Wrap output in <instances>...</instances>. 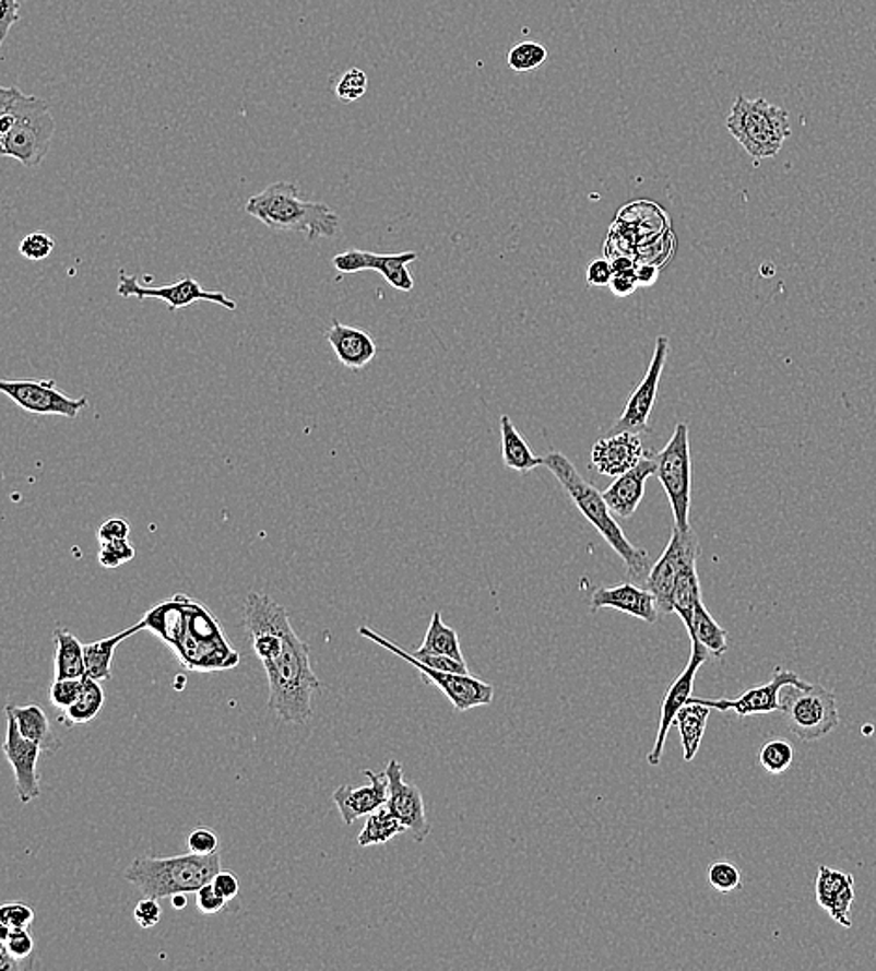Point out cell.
Here are the masks:
<instances>
[{"label": "cell", "instance_id": "1", "mask_svg": "<svg viewBox=\"0 0 876 971\" xmlns=\"http://www.w3.org/2000/svg\"><path fill=\"white\" fill-rule=\"evenodd\" d=\"M146 630L170 644L184 667L191 671L233 670L239 654L226 641L225 633L204 605L176 594L144 615Z\"/></svg>", "mask_w": 876, "mask_h": 971}, {"label": "cell", "instance_id": "2", "mask_svg": "<svg viewBox=\"0 0 876 971\" xmlns=\"http://www.w3.org/2000/svg\"><path fill=\"white\" fill-rule=\"evenodd\" d=\"M57 123L49 105L26 96L20 86L0 88V155L36 168L51 149Z\"/></svg>", "mask_w": 876, "mask_h": 971}, {"label": "cell", "instance_id": "3", "mask_svg": "<svg viewBox=\"0 0 876 971\" xmlns=\"http://www.w3.org/2000/svg\"><path fill=\"white\" fill-rule=\"evenodd\" d=\"M246 212L270 230L296 232L307 239H333L341 234V215L323 202L305 200L294 181H275L252 194Z\"/></svg>", "mask_w": 876, "mask_h": 971}, {"label": "cell", "instance_id": "4", "mask_svg": "<svg viewBox=\"0 0 876 971\" xmlns=\"http://www.w3.org/2000/svg\"><path fill=\"white\" fill-rule=\"evenodd\" d=\"M544 465L554 473L555 478L567 489L568 496L576 502L581 514L593 523V528L602 534V538L612 546L613 552L625 560L628 573L634 578H644L651 572V555L647 549L636 547L626 538L625 531L620 529L613 512L607 507L606 499L600 489L593 484L587 483L570 460L561 452H549L544 457Z\"/></svg>", "mask_w": 876, "mask_h": 971}, {"label": "cell", "instance_id": "5", "mask_svg": "<svg viewBox=\"0 0 876 971\" xmlns=\"http://www.w3.org/2000/svg\"><path fill=\"white\" fill-rule=\"evenodd\" d=\"M270 683L268 708L286 723H305L312 718V695L320 680L310 665V647L292 631L277 656L264 662Z\"/></svg>", "mask_w": 876, "mask_h": 971}, {"label": "cell", "instance_id": "6", "mask_svg": "<svg viewBox=\"0 0 876 971\" xmlns=\"http://www.w3.org/2000/svg\"><path fill=\"white\" fill-rule=\"evenodd\" d=\"M221 871V856L213 852L210 856H199L189 852L186 856L137 857L123 871V878L133 884L144 897L165 899L178 893H197Z\"/></svg>", "mask_w": 876, "mask_h": 971}, {"label": "cell", "instance_id": "7", "mask_svg": "<svg viewBox=\"0 0 876 971\" xmlns=\"http://www.w3.org/2000/svg\"><path fill=\"white\" fill-rule=\"evenodd\" d=\"M727 129L742 149L754 157L755 165L776 157L791 137L789 113L762 97H736L727 116Z\"/></svg>", "mask_w": 876, "mask_h": 971}, {"label": "cell", "instance_id": "8", "mask_svg": "<svg viewBox=\"0 0 876 971\" xmlns=\"http://www.w3.org/2000/svg\"><path fill=\"white\" fill-rule=\"evenodd\" d=\"M781 712L794 736L802 742L825 738L839 725L838 699L820 684L809 688L781 689Z\"/></svg>", "mask_w": 876, "mask_h": 971}, {"label": "cell", "instance_id": "9", "mask_svg": "<svg viewBox=\"0 0 876 971\" xmlns=\"http://www.w3.org/2000/svg\"><path fill=\"white\" fill-rule=\"evenodd\" d=\"M656 478L664 486L673 510V520L678 531L688 533L689 502H691V454H689V430L686 423H678L670 441L656 457Z\"/></svg>", "mask_w": 876, "mask_h": 971}, {"label": "cell", "instance_id": "10", "mask_svg": "<svg viewBox=\"0 0 876 971\" xmlns=\"http://www.w3.org/2000/svg\"><path fill=\"white\" fill-rule=\"evenodd\" d=\"M359 636L367 637L368 641L380 644L383 649L402 658L404 662L412 663L413 667L419 671L426 683L434 684L436 688L443 691L445 697L452 702V707L457 708L458 712H467L471 708L488 707L494 701V697H496V689H494L492 684L483 683V680H478V678L471 675L433 670L425 663H421L417 658L413 656L412 652L400 649L399 644L389 641L387 637L380 636V633H376L375 630H370L367 626L359 628Z\"/></svg>", "mask_w": 876, "mask_h": 971}, {"label": "cell", "instance_id": "11", "mask_svg": "<svg viewBox=\"0 0 876 971\" xmlns=\"http://www.w3.org/2000/svg\"><path fill=\"white\" fill-rule=\"evenodd\" d=\"M244 625L251 639L252 650L262 663L277 656L294 631L283 605L262 592H251L247 596L244 604Z\"/></svg>", "mask_w": 876, "mask_h": 971}, {"label": "cell", "instance_id": "12", "mask_svg": "<svg viewBox=\"0 0 876 971\" xmlns=\"http://www.w3.org/2000/svg\"><path fill=\"white\" fill-rule=\"evenodd\" d=\"M117 294L123 299L135 297L139 301L144 299H157V301L167 303L168 310L186 309L194 303L208 301L217 303L221 307L228 310H238V303L233 297L226 296L223 292H212V289L202 288V284L193 277H181L175 283L162 284V286H146L139 283L135 275H128L126 271H118V288Z\"/></svg>", "mask_w": 876, "mask_h": 971}, {"label": "cell", "instance_id": "13", "mask_svg": "<svg viewBox=\"0 0 876 971\" xmlns=\"http://www.w3.org/2000/svg\"><path fill=\"white\" fill-rule=\"evenodd\" d=\"M0 393L7 394L21 410L33 415H59L78 418L88 405V399H71L62 393L55 380H2Z\"/></svg>", "mask_w": 876, "mask_h": 971}, {"label": "cell", "instance_id": "14", "mask_svg": "<svg viewBox=\"0 0 876 971\" xmlns=\"http://www.w3.org/2000/svg\"><path fill=\"white\" fill-rule=\"evenodd\" d=\"M667 354H670V339L658 336L651 365L647 368L643 380L634 389V393L626 402L625 412L615 421V425L607 434H619V431L647 434V431H651L649 421H651L652 407L656 404L658 387H660V380L664 374Z\"/></svg>", "mask_w": 876, "mask_h": 971}, {"label": "cell", "instance_id": "15", "mask_svg": "<svg viewBox=\"0 0 876 971\" xmlns=\"http://www.w3.org/2000/svg\"><path fill=\"white\" fill-rule=\"evenodd\" d=\"M709 656L710 652L705 647L697 643L691 644V654H689L686 670L673 680V684L665 691L662 704H660V725H658L656 742H654L651 753L647 755L649 765L658 766L662 762L665 742H667V736H670L671 727L675 725L678 710L691 699V689H694V683H696L697 671H699L702 663L709 660Z\"/></svg>", "mask_w": 876, "mask_h": 971}, {"label": "cell", "instance_id": "16", "mask_svg": "<svg viewBox=\"0 0 876 971\" xmlns=\"http://www.w3.org/2000/svg\"><path fill=\"white\" fill-rule=\"evenodd\" d=\"M697 544H699V538H697L694 529L688 533H683L677 528H673L670 544L665 547L662 557L652 565L651 572L644 579V583H647L644 589H649L654 594L660 615L673 613V594H675V587H677L678 572L683 568L689 549Z\"/></svg>", "mask_w": 876, "mask_h": 971}, {"label": "cell", "instance_id": "17", "mask_svg": "<svg viewBox=\"0 0 876 971\" xmlns=\"http://www.w3.org/2000/svg\"><path fill=\"white\" fill-rule=\"evenodd\" d=\"M786 686L794 688H809L812 684L802 680L794 671L776 670L772 678L767 684H760L755 688H749L736 699H718V701H709V699H697V701L707 704L712 710L720 712H729L733 710L738 718H748V715L772 714V712H781V689Z\"/></svg>", "mask_w": 876, "mask_h": 971}, {"label": "cell", "instance_id": "18", "mask_svg": "<svg viewBox=\"0 0 876 971\" xmlns=\"http://www.w3.org/2000/svg\"><path fill=\"white\" fill-rule=\"evenodd\" d=\"M387 781H389V796L387 807L406 826L417 843H423L430 833V822L426 818L425 800L419 786L413 785L404 779V770L399 760H389L386 768Z\"/></svg>", "mask_w": 876, "mask_h": 971}, {"label": "cell", "instance_id": "19", "mask_svg": "<svg viewBox=\"0 0 876 971\" xmlns=\"http://www.w3.org/2000/svg\"><path fill=\"white\" fill-rule=\"evenodd\" d=\"M7 741L2 744V751L13 768L17 800L21 804H31L39 796V778L36 766H38L39 755L44 753V749L38 742L28 741L20 733L17 721L13 714L7 712Z\"/></svg>", "mask_w": 876, "mask_h": 971}, {"label": "cell", "instance_id": "20", "mask_svg": "<svg viewBox=\"0 0 876 971\" xmlns=\"http://www.w3.org/2000/svg\"><path fill=\"white\" fill-rule=\"evenodd\" d=\"M591 612L615 609L630 617L641 618L649 625H656L660 618L658 602L649 589H641L636 583H620L615 587H600L589 600Z\"/></svg>", "mask_w": 876, "mask_h": 971}, {"label": "cell", "instance_id": "21", "mask_svg": "<svg viewBox=\"0 0 876 971\" xmlns=\"http://www.w3.org/2000/svg\"><path fill=\"white\" fill-rule=\"evenodd\" d=\"M815 897H817L818 907L826 910V914L830 915L831 920L844 928H851V908L852 902L856 899L854 876L851 873L820 865L817 878H815Z\"/></svg>", "mask_w": 876, "mask_h": 971}, {"label": "cell", "instance_id": "22", "mask_svg": "<svg viewBox=\"0 0 876 971\" xmlns=\"http://www.w3.org/2000/svg\"><path fill=\"white\" fill-rule=\"evenodd\" d=\"M368 785L352 786L342 785L333 792V802L341 810L342 822L354 824L357 818L368 817L375 810L387 805V796H389V781H387L386 772L376 773L372 770H365Z\"/></svg>", "mask_w": 876, "mask_h": 971}, {"label": "cell", "instance_id": "23", "mask_svg": "<svg viewBox=\"0 0 876 971\" xmlns=\"http://www.w3.org/2000/svg\"><path fill=\"white\" fill-rule=\"evenodd\" d=\"M647 457L639 434L619 431L596 441L591 451V462L600 475L619 476L631 470L641 458Z\"/></svg>", "mask_w": 876, "mask_h": 971}, {"label": "cell", "instance_id": "24", "mask_svg": "<svg viewBox=\"0 0 876 971\" xmlns=\"http://www.w3.org/2000/svg\"><path fill=\"white\" fill-rule=\"evenodd\" d=\"M656 467L654 457H644L631 470L615 476L612 486L602 492L613 514L619 518H630L636 514L639 502L644 496L647 478L656 475Z\"/></svg>", "mask_w": 876, "mask_h": 971}, {"label": "cell", "instance_id": "25", "mask_svg": "<svg viewBox=\"0 0 876 971\" xmlns=\"http://www.w3.org/2000/svg\"><path fill=\"white\" fill-rule=\"evenodd\" d=\"M325 341L335 352L342 367L350 370H363L378 354L375 339L368 335L367 331L354 325H344L339 320H333V325L325 331Z\"/></svg>", "mask_w": 876, "mask_h": 971}, {"label": "cell", "instance_id": "26", "mask_svg": "<svg viewBox=\"0 0 876 971\" xmlns=\"http://www.w3.org/2000/svg\"><path fill=\"white\" fill-rule=\"evenodd\" d=\"M699 554H701L699 544L689 549L683 568L678 572L677 587H675V594H673V613H677L678 617L683 618L686 630L691 628L697 602L702 599L701 583H699V576H697Z\"/></svg>", "mask_w": 876, "mask_h": 971}, {"label": "cell", "instance_id": "27", "mask_svg": "<svg viewBox=\"0 0 876 971\" xmlns=\"http://www.w3.org/2000/svg\"><path fill=\"white\" fill-rule=\"evenodd\" d=\"M141 630H146L144 620L139 625L131 626L128 630L120 631L117 636L105 637L94 643H84V665H86V676H91L97 683L110 680V663L115 656V650L118 644L123 643L128 637L135 636Z\"/></svg>", "mask_w": 876, "mask_h": 971}, {"label": "cell", "instance_id": "28", "mask_svg": "<svg viewBox=\"0 0 876 971\" xmlns=\"http://www.w3.org/2000/svg\"><path fill=\"white\" fill-rule=\"evenodd\" d=\"M710 710L712 708L702 704L694 697L678 710L675 725H677L680 741H683L684 762H691L696 759L697 751L701 747L702 736L709 725Z\"/></svg>", "mask_w": 876, "mask_h": 971}, {"label": "cell", "instance_id": "29", "mask_svg": "<svg viewBox=\"0 0 876 971\" xmlns=\"http://www.w3.org/2000/svg\"><path fill=\"white\" fill-rule=\"evenodd\" d=\"M499 428H501L502 462L509 470L518 471V473L525 475V473H531L536 467L544 465V458L533 454L528 441L522 438V434L512 425V418L502 415L501 421H499Z\"/></svg>", "mask_w": 876, "mask_h": 971}, {"label": "cell", "instance_id": "30", "mask_svg": "<svg viewBox=\"0 0 876 971\" xmlns=\"http://www.w3.org/2000/svg\"><path fill=\"white\" fill-rule=\"evenodd\" d=\"M7 712L13 714V718L17 721L20 733L28 741L38 742L44 753L51 755V753L59 749L60 742L55 738L46 712L38 704H28V707H12V704H8Z\"/></svg>", "mask_w": 876, "mask_h": 971}, {"label": "cell", "instance_id": "31", "mask_svg": "<svg viewBox=\"0 0 876 971\" xmlns=\"http://www.w3.org/2000/svg\"><path fill=\"white\" fill-rule=\"evenodd\" d=\"M688 636L691 644H701L709 650L710 656L722 658L729 650L727 630L715 623L702 599L697 602Z\"/></svg>", "mask_w": 876, "mask_h": 971}, {"label": "cell", "instance_id": "32", "mask_svg": "<svg viewBox=\"0 0 876 971\" xmlns=\"http://www.w3.org/2000/svg\"><path fill=\"white\" fill-rule=\"evenodd\" d=\"M55 678H84L86 665H84V644L78 637L64 628L55 630Z\"/></svg>", "mask_w": 876, "mask_h": 971}, {"label": "cell", "instance_id": "33", "mask_svg": "<svg viewBox=\"0 0 876 971\" xmlns=\"http://www.w3.org/2000/svg\"><path fill=\"white\" fill-rule=\"evenodd\" d=\"M104 688L91 676H84L83 691L79 695V699L73 707L68 708L66 712H60L59 723H62L64 727H75V725L91 723V721L96 720L97 714L104 710Z\"/></svg>", "mask_w": 876, "mask_h": 971}, {"label": "cell", "instance_id": "34", "mask_svg": "<svg viewBox=\"0 0 876 971\" xmlns=\"http://www.w3.org/2000/svg\"><path fill=\"white\" fill-rule=\"evenodd\" d=\"M419 258L417 252H396V254H376L372 252L370 258V271H378L381 277L386 279L389 286L400 292H412L413 283L412 273L407 270V265L412 264Z\"/></svg>", "mask_w": 876, "mask_h": 971}, {"label": "cell", "instance_id": "35", "mask_svg": "<svg viewBox=\"0 0 876 971\" xmlns=\"http://www.w3.org/2000/svg\"><path fill=\"white\" fill-rule=\"evenodd\" d=\"M415 654H443V656L454 658L458 662H465L457 630L445 625L441 613L438 612L434 613L430 618L423 644L415 650Z\"/></svg>", "mask_w": 876, "mask_h": 971}, {"label": "cell", "instance_id": "36", "mask_svg": "<svg viewBox=\"0 0 876 971\" xmlns=\"http://www.w3.org/2000/svg\"><path fill=\"white\" fill-rule=\"evenodd\" d=\"M404 831H407L406 826L400 822L399 818L394 817L387 805H383L380 809L375 810L372 815H368L365 828L357 836V844L363 846V849L375 846V844H386L394 837L400 836V833H404Z\"/></svg>", "mask_w": 876, "mask_h": 971}, {"label": "cell", "instance_id": "37", "mask_svg": "<svg viewBox=\"0 0 876 971\" xmlns=\"http://www.w3.org/2000/svg\"><path fill=\"white\" fill-rule=\"evenodd\" d=\"M546 60H548V49L538 42H520L507 55L510 70L518 71V73L536 70Z\"/></svg>", "mask_w": 876, "mask_h": 971}, {"label": "cell", "instance_id": "38", "mask_svg": "<svg viewBox=\"0 0 876 971\" xmlns=\"http://www.w3.org/2000/svg\"><path fill=\"white\" fill-rule=\"evenodd\" d=\"M794 749L786 741H770L760 747L759 762L768 773L780 775L793 766Z\"/></svg>", "mask_w": 876, "mask_h": 971}, {"label": "cell", "instance_id": "39", "mask_svg": "<svg viewBox=\"0 0 876 971\" xmlns=\"http://www.w3.org/2000/svg\"><path fill=\"white\" fill-rule=\"evenodd\" d=\"M367 73L359 70V68H352V70L342 73L341 79H339V83H336L335 86V94L341 102L354 104V102L362 99V97L367 94Z\"/></svg>", "mask_w": 876, "mask_h": 971}, {"label": "cell", "instance_id": "40", "mask_svg": "<svg viewBox=\"0 0 876 971\" xmlns=\"http://www.w3.org/2000/svg\"><path fill=\"white\" fill-rule=\"evenodd\" d=\"M709 884L718 893H733L742 888L741 871L733 863H712L709 867Z\"/></svg>", "mask_w": 876, "mask_h": 971}, {"label": "cell", "instance_id": "41", "mask_svg": "<svg viewBox=\"0 0 876 971\" xmlns=\"http://www.w3.org/2000/svg\"><path fill=\"white\" fill-rule=\"evenodd\" d=\"M0 942L13 959L17 960L28 959L34 949L33 934L28 933V928H8L0 925Z\"/></svg>", "mask_w": 876, "mask_h": 971}, {"label": "cell", "instance_id": "42", "mask_svg": "<svg viewBox=\"0 0 876 971\" xmlns=\"http://www.w3.org/2000/svg\"><path fill=\"white\" fill-rule=\"evenodd\" d=\"M84 678H55L52 683L51 697L52 707L66 712L68 708L73 707L79 699V695L83 691Z\"/></svg>", "mask_w": 876, "mask_h": 971}, {"label": "cell", "instance_id": "43", "mask_svg": "<svg viewBox=\"0 0 876 971\" xmlns=\"http://www.w3.org/2000/svg\"><path fill=\"white\" fill-rule=\"evenodd\" d=\"M133 559H135V547L131 546L129 541L105 542L99 547V554H97L99 565L107 568V570L120 568Z\"/></svg>", "mask_w": 876, "mask_h": 971}, {"label": "cell", "instance_id": "44", "mask_svg": "<svg viewBox=\"0 0 876 971\" xmlns=\"http://www.w3.org/2000/svg\"><path fill=\"white\" fill-rule=\"evenodd\" d=\"M52 251H55V239L46 232H33V234H28V236L21 239V257L25 258V260H31V262L46 260V258L51 257Z\"/></svg>", "mask_w": 876, "mask_h": 971}, {"label": "cell", "instance_id": "45", "mask_svg": "<svg viewBox=\"0 0 876 971\" xmlns=\"http://www.w3.org/2000/svg\"><path fill=\"white\" fill-rule=\"evenodd\" d=\"M370 258L372 252L359 251V249H348V251L339 252L331 260V264L339 273L350 275V273H359V271H370Z\"/></svg>", "mask_w": 876, "mask_h": 971}, {"label": "cell", "instance_id": "46", "mask_svg": "<svg viewBox=\"0 0 876 971\" xmlns=\"http://www.w3.org/2000/svg\"><path fill=\"white\" fill-rule=\"evenodd\" d=\"M33 921L34 910L31 907L12 902V904H4L0 908V925L8 926V928H28L33 925Z\"/></svg>", "mask_w": 876, "mask_h": 971}, {"label": "cell", "instance_id": "47", "mask_svg": "<svg viewBox=\"0 0 876 971\" xmlns=\"http://www.w3.org/2000/svg\"><path fill=\"white\" fill-rule=\"evenodd\" d=\"M189 852H193V854H199V856H210L213 852H217V846H220V839H217V833L212 830H208V828H199V830H194L188 839Z\"/></svg>", "mask_w": 876, "mask_h": 971}, {"label": "cell", "instance_id": "48", "mask_svg": "<svg viewBox=\"0 0 876 971\" xmlns=\"http://www.w3.org/2000/svg\"><path fill=\"white\" fill-rule=\"evenodd\" d=\"M129 533H131V525H129V521L126 518H109L97 529V541H99V544L128 541Z\"/></svg>", "mask_w": 876, "mask_h": 971}, {"label": "cell", "instance_id": "49", "mask_svg": "<svg viewBox=\"0 0 876 971\" xmlns=\"http://www.w3.org/2000/svg\"><path fill=\"white\" fill-rule=\"evenodd\" d=\"M412 654L417 658L421 663H425V665L433 667V670L445 671V673L470 675V670H467L465 662H458L454 658L443 656V654H415V652H412Z\"/></svg>", "mask_w": 876, "mask_h": 971}, {"label": "cell", "instance_id": "50", "mask_svg": "<svg viewBox=\"0 0 876 971\" xmlns=\"http://www.w3.org/2000/svg\"><path fill=\"white\" fill-rule=\"evenodd\" d=\"M133 920L139 923L141 928H152L157 925L162 921V907H159L157 899H152V897L142 899L133 910Z\"/></svg>", "mask_w": 876, "mask_h": 971}, {"label": "cell", "instance_id": "51", "mask_svg": "<svg viewBox=\"0 0 876 971\" xmlns=\"http://www.w3.org/2000/svg\"><path fill=\"white\" fill-rule=\"evenodd\" d=\"M194 895H197V907H199L202 914L206 915L220 914L221 910L226 907V902H228L215 891L212 881L206 884V886H202Z\"/></svg>", "mask_w": 876, "mask_h": 971}, {"label": "cell", "instance_id": "52", "mask_svg": "<svg viewBox=\"0 0 876 971\" xmlns=\"http://www.w3.org/2000/svg\"><path fill=\"white\" fill-rule=\"evenodd\" d=\"M2 13H0V46L7 44L8 34L15 23H20V0H0Z\"/></svg>", "mask_w": 876, "mask_h": 971}, {"label": "cell", "instance_id": "53", "mask_svg": "<svg viewBox=\"0 0 876 971\" xmlns=\"http://www.w3.org/2000/svg\"><path fill=\"white\" fill-rule=\"evenodd\" d=\"M613 277H615V271H613L612 262L602 260V258L594 260L587 268V284L589 286H609Z\"/></svg>", "mask_w": 876, "mask_h": 971}, {"label": "cell", "instance_id": "54", "mask_svg": "<svg viewBox=\"0 0 876 971\" xmlns=\"http://www.w3.org/2000/svg\"><path fill=\"white\" fill-rule=\"evenodd\" d=\"M212 884L215 891L226 901H233V899H236V895L239 893L238 876L228 873V871H220L213 878Z\"/></svg>", "mask_w": 876, "mask_h": 971}, {"label": "cell", "instance_id": "55", "mask_svg": "<svg viewBox=\"0 0 876 971\" xmlns=\"http://www.w3.org/2000/svg\"><path fill=\"white\" fill-rule=\"evenodd\" d=\"M638 286L639 283L636 277H630V275H615L612 284H609V289H612L613 296L628 297L638 289Z\"/></svg>", "mask_w": 876, "mask_h": 971}, {"label": "cell", "instance_id": "56", "mask_svg": "<svg viewBox=\"0 0 876 971\" xmlns=\"http://www.w3.org/2000/svg\"><path fill=\"white\" fill-rule=\"evenodd\" d=\"M612 265L615 275H630V277H636L638 265L634 264V260H631L630 257H625V254L613 257Z\"/></svg>", "mask_w": 876, "mask_h": 971}, {"label": "cell", "instance_id": "57", "mask_svg": "<svg viewBox=\"0 0 876 971\" xmlns=\"http://www.w3.org/2000/svg\"><path fill=\"white\" fill-rule=\"evenodd\" d=\"M636 279H638V283L641 284V286H651V284L656 283V265H638V270H636Z\"/></svg>", "mask_w": 876, "mask_h": 971}, {"label": "cell", "instance_id": "58", "mask_svg": "<svg viewBox=\"0 0 876 971\" xmlns=\"http://www.w3.org/2000/svg\"><path fill=\"white\" fill-rule=\"evenodd\" d=\"M0 959H2V964H0V970H20V960L13 959L12 955L7 951V947L2 946L0 949Z\"/></svg>", "mask_w": 876, "mask_h": 971}, {"label": "cell", "instance_id": "59", "mask_svg": "<svg viewBox=\"0 0 876 971\" xmlns=\"http://www.w3.org/2000/svg\"><path fill=\"white\" fill-rule=\"evenodd\" d=\"M186 895L188 893H178L175 895V897H170L173 907H175L176 910H184V908L188 907V897H186Z\"/></svg>", "mask_w": 876, "mask_h": 971}]
</instances>
